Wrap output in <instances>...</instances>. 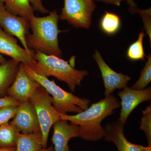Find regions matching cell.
I'll return each instance as SVG.
<instances>
[{
  "label": "cell",
  "mask_w": 151,
  "mask_h": 151,
  "mask_svg": "<svg viewBox=\"0 0 151 151\" xmlns=\"http://www.w3.org/2000/svg\"><path fill=\"white\" fill-rule=\"evenodd\" d=\"M64 6L59 15L76 28L88 29L92 24V14L96 6L93 0H64Z\"/></svg>",
  "instance_id": "obj_6"
},
{
  "label": "cell",
  "mask_w": 151,
  "mask_h": 151,
  "mask_svg": "<svg viewBox=\"0 0 151 151\" xmlns=\"http://www.w3.org/2000/svg\"><path fill=\"white\" fill-rule=\"evenodd\" d=\"M5 0H0V3H4Z\"/></svg>",
  "instance_id": "obj_31"
},
{
  "label": "cell",
  "mask_w": 151,
  "mask_h": 151,
  "mask_svg": "<svg viewBox=\"0 0 151 151\" xmlns=\"http://www.w3.org/2000/svg\"><path fill=\"white\" fill-rule=\"evenodd\" d=\"M19 132L13 125L6 124L0 126V149L15 147L17 134Z\"/></svg>",
  "instance_id": "obj_18"
},
{
  "label": "cell",
  "mask_w": 151,
  "mask_h": 151,
  "mask_svg": "<svg viewBox=\"0 0 151 151\" xmlns=\"http://www.w3.org/2000/svg\"><path fill=\"white\" fill-rule=\"evenodd\" d=\"M100 26L103 32L112 35L119 30L121 26V19L116 14L105 11L100 20Z\"/></svg>",
  "instance_id": "obj_19"
},
{
  "label": "cell",
  "mask_w": 151,
  "mask_h": 151,
  "mask_svg": "<svg viewBox=\"0 0 151 151\" xmlns=\"http://www.w3.org/2000/svg\"><path fill=\"white\" fill-rule=\"evenodd\" d=\"M29 0H5V8L11 14L29 19L34 16V10Z\"/></svg>",
  "instance_id": "obj_17"
},
{
  "label": "cell",
  "mask_w": 151,
  "mask_h": 151,
  "mask_svg": "<svg viewBox=\"0 0 151 151\" xmlns=\"http://www.w3.org/2000/svg\"><path fill=\"white\" fill-rule=\"evenodd\" d=\"M124 1H126L129 6L130 12L133 13L134 11L137 9V4L134 2V0H124Z\"/></svg>",
  "instance_id": "obj_28"
},
{
  "label": "cell",
  "mask_w": 151,
  "mask_h": 151,
  "mask_svg": "<svg viewBox=\"0 0 151 151\" xmlns=\"http://www.w3.org/2000/svg\"><path fill=\"white\" fill-rule=\"evenodd\" d=\"M0 27L9 35L18 39L28 52L33 53L26 42V36L29 33L30 28L29 20L9 12L5 8L4 3H0Z\"/></svg>",
  "instance_id": "obj_7"
},
{
  "label": "cell",
  "mask_w": 151,
  "mask_h": 151,
  "mask_svg": "<svg viewBox=\"0 0 151 151\" xmlns=\"http://www.w3.org/2000/svg\"><path fill=\"white\" fill-rule=\"evenodd\" d=\"M43 148L41 133L17 134L15 151H40Z\"/></svg>",
  "instance_id": "obj_16"
},
{
  "label": "cell",
  "mask_w": 151,
  "mask_h": 151,
  "mask_svg": "<svg viewBox=\"0 0 151 151\" xmlns=\"http://www.w3.org/2000/svg\"><path fill=\"white\" fill-rule=\"evenodd\" d=\"M18 106L9 105L0 108V126L7 124L11 119H13Z\"/></svg>",
  "instance_id": "obj_23"
},
{
  "label": "cell",
  "mask_w": 151,
  "mask_h": 151,
  "mask_svg": "<svg viewBox=\"0 0 151 151\" xmlns=\"http://www.w3.org/2000/svg\"><path fill=\"white\" fill-rule=\"evenodd\" d=\"M6 60L5 58L2 55L0 54V63L4 62Z\"/></svg>",
  "instance_id": "obj_30"
},
{
  "label": "cell",
  "mask_w": 151,
  "mask_h": 151,
  "mask_svg": "<svg viewBox=\"0 0 151 151\" xmlns=\"http://www.w3.org/2000/svg\"><path fill=\"white\" fill-rule=\"evenodd\" d=\"M19 64L12 59L0 65V97H5L9 87L14 81Z\"/></svg>",
  "instance_id": "obj_15"
},
{
  "label": "cell",
  "mask_w": 151,
  "mask_h": 151,
  "mask_svg": "<svg viewBox=\"0 0 151 151\" xmlns=\"http://www.w3.org/2000/svg\"><path fill=\"white\" fill-rule=\"evenodd\" d=\"M40 84L29 77L23 63H20L18 70L13 83L9 87L7 94L21 103L29 100Z\"/></svg>",
  "instance_id": "obj_9"
},
{
  "label": "cell",
  "mask_w": 151,
  "mask_h": 151,
  "mask_svg": "<svg viewBox=\"0 0 151 151\" xmlns=\"http://www.w3.org/2000/svg\"><path fill=\"white\" fill-rule=\"evenodd\" d=\"M117 94L122 100L120 103L122 108L118 122L124 126L135 108L143 102L150 101L151 88L149 87L142 90H134L127 86L123 90L118 92Z\"/></svg>",
  "instance_id": "obj_8"
},
{
  "label": "cell",
  "mask_w": 151,
  "mask_h": 151,
  "mask_svg": "<svg viewBox=\"0 0 151 151\" xmlns=\"http://www.w3.org/2000/svg\"><path fill=\"white\" fill-rule=\"evenodd\" d=\"M151 81V56L150 54L147 57V60L141 72L139 78L131 88L134 90H142L145 89Z\"/></svg>",
  "instance_id": "obj_21"
},
{
  "label": "cell",
  "mask_w": 151,
  "mask_h": 151,
  "mask_svg": "<svg viewBox=\"0 0 151 151\" xmlns=\"http://www.w3.org/2000/svg\"><path fill=\"white\" fill-rule=\"evenodd\" d=\"M10 124L19 132L24 134L41 133L36 113L29 100L20 104L16 114Z\"/></svg>",
  "instance_id": "obj_11"
},
{
  "label": "cell",
  "mask_w": 151,
  "mask_h": 151,
  "mask_svg": "<svg viewBox=\"0 0 151 151\" xmlns=\"http://www.w3.org/2000/svg\"><path fill=\"white\" fill-rule=\"evenodd\" d=\"M33 65L31 68L37 73L47 77L53 76L67 84L72 92L76 87L81 85L85 76L89 75L86 70H78L62 58L34 52Z\"/></svg>",
  "instance_id": "obj_3"
},
{
  "label": "cell",
  "mask_w": 151,
  "mask_h": 151,
  "mask_svg": "<svg viewBox=\"0 0 151 151\" xmlns=\"http://www.w3.org/2000/svg\"><path fill=\"white\" fill-rule=\"evenodd\" d=\"M29 1L34 10L43 14L49 12V11L44 6L41 0H29Z\"/></svg>",
  "instance_id": "obj_26"
},
{
  "label": "cell",
  "mask_w": 151,
  "mask_h": 151,
  "mask_svg": "<svg viewBox=\"0 0 151 151\" xmlns=\"http://www.w3.org/2000/svg\"><path fill=\"white\" fill-rule=\"evenodd\" d=\"M139 13L142 18L144 23V27L146 31V33L150 37L151 43V9H148L142 10L136 9L133 13Z\"/></svg>",
  "instance_id": "obj_24"
},
{
  "label": "cell",
  "mask_w": 151,
  "mask_h": 151,
  "mask_svg": "<svg viewBox=\"0 0 151 151\" xmlns=\"http://www.w3.org/2000/svg\"><path fill=\"white\" fill-rule=\"evenodd\" d=\"M142 113V117L139 129L145 132L148 141V146H151V105L147 106Z\"/></svg>",
  "instance_id": "obj_22"
},
{
  "label": "cell",
  "mask_w": 151,
  "mask_h": 151,
  "mask_svg": "<svg viewBox=\"0 0 151 151\" xmlns=\"http://www.w3.org/2000/svg\"><path fill=\"white\" fill-rule=\"evenodd\" d=\"M97 1L103 2L106 3V4H111L120 6L121 2L124 0H97Z\"/></svg>",
  "instance_id": "obj_27"
},
{
  "label": "cell",
  "mask_w": 151,
  "mask_h": 151,
  "mask_svg": "<svg viewBox=\"0 0 151 151\" xmlns=\"http://www.w3.org/2000/svg\"><path fill=\"white\" fill-rule=\"evenodd\" d=\"M15 147L0 149V151H15Z\"/></svg>",
  "instance_id": "obj_29"
},
{
  "label": "cell",
  "mask_w": 151,
  "mask_h": 151,
  "mask_svg": "<svg viewBox=\"0 0 151 151\" xmlns=\"http://www.w3.org/2000/svg\"><path fill=\"white\" fill-rule=\"evenodd\" d=\"M20 103H19L13 97L10 96H5L0 97V108L9 105L19 106Z\"/></svg>",
  "instance_id": "obj_25"
},
{
  "label": "cell",
  "mask_w": 151,
  "mask_h": 151,
  "mask_svg": "<svg viewBox=\"0 0 151 151\" xmlns=\"http://www.w3.org/2000/svg\"><path fill=\"white\" fill-rule=\"evenodd\" d=\"M59 19V15L55 10L47 16L39 17L34 16L29 19L32 33H29L26 36V42L30 50L62 58L58 36L65 31L58 28Z\"/></svg>",
  "instance_id": "obj_2"
},
{
  "label": "cell",
  "mask_w": 151,
  "mask_h": 151,
  "mask_svg": "<svg viewBox=\"0 0 151 151\" xmlns=\"http://www.w3.org/2000/svg\"><path fill=\"white\" fill-rule=\"evenodd\" d=\"M17 42L16 39L6 33L0 27V54L7 55L19 63L32 67L34 62L33 53L28 52Z\"/></svg>",
  "instance_id": "obj_12"
},
{
  "label": "cell",
  "mask_w": 151,
  "mask_h": 151,
  "mask_svg": "<svg viewBox=\"0 0 151 151\" xmlns=\"http://www.w3.org/2000/svg\"><path fill=\"white\" fill-rule=\"evenodd\" d=\"M24 67L29 77L36 81L51 95L53 106L60 114L81 113L89 107L90 101L88 99L77 97L65 91L57 85L54 80L51 81L46 76L37 73L28 65L24 64Z\"/></svg>",
  "instance_id": "obj_4"
},
{
  "label": "cell",
  "mask_w": 151,
  "mask_h": 151,
  "mask_svg": "<svg viewBox=\"0 0 151 151\" xmlns=\"http://www.w3.org/2000/svg\"><path fill=\"white\" fill-rule=\"evenodd\" d=\"M29 101L35 108L38 119L43 148H47L50 131L55 123L61 119L60 114L55 109L52 97L42 86L36 90Z\"/></svg>",
  "instance_id": "obj_5"
},
{
  "label": "cell",
  "mask_w": 151,
  "mask_h": 151,
  "mask_svg": "<svg viewBox=\"0 0 151 151\" xmlns=\"http://www.w3.org/2000/svg\"><path fill=\"white\" fill-rule=\"evenodd\" d=\"M145 36L144 32H141L139 34L137 40L129 47L127 54L129 59L134 61L145 60V55L143 47V39Z\"/></svg>",
  "instance_id": "obj_20"
},
{
  "label": "cell",
  "mask_w": 151,
  "mask_h": 151,
  "mask_svg": "<svg viewBox=\"0 0 151 151\" xmlns=\"http://www.w3.org/2000/svg\"><path fill=\"white\" fill-rule=\"evenodd\" d=\"M53 127L52 142L55 151H70L68 142L72 138L79 137V126L61 119L55 123Z\"/></svg>",
  "instance_id": "obj_14"
},
{
  "label": "cell",
  "mask_w": 151,
  "mask_h": 151,
  "mask_svg": "<svg viewBox=\"0 0 151 151\" xmlns=\"http://www.w3.org/2000/svg\"><path fill=\"white\" fill-rule=\"evenodd\" d=\"M93 58L100 68L105 86V96L112 94L116 89H124L132 78L128 75L116 72L105 62L100 52L95 50Z\"/></svg>",
  "instance_id": "obj_10"
},
{
  "label": "cell",
  "mask_w": 151,
  "mask_h": 151,
  "mask_svg": "<svg viewBox=\"0 0 151 151\" xmlns=\"http://www.w3.org/2000/svg\"><path fill=\"white\" fill-rule=\"evenodd\" d=\"M120 106L119 99L111 94L75 115L60 114L61 119L79 126V137L86 141L95 142L105 137V130L101 126V123L114 114L115 110Z\"/></svg>",
  "instance_id": "obj_1"
},
{
  "label": "cell",
  "mask_w": 151,
  "mask_h": 151,
  "mask_svg": "<svg viewBox=\"0 0 151 151\" xmlns=\"http://www.w3.org/2000/svg\"><path fill=\"white\" fill-rule=\"evenodd\" d=\"M124 127L118 121L108 123L104 128L105 140L114 143L119 151H151V146L145 147L129 142L124 135Z\"/></svg>",
  "instance_id": "obj_13"
}]
</instances>
